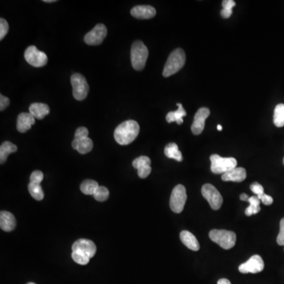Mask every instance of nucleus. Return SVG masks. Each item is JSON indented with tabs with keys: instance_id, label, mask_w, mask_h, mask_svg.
Masks as SVG:
<instances>
[{
	"instance_id": "36",
	"label": "nucleus",
	"mask_w": 284,
	"mask_h": 284,
	"mask_svg": "<svg viewBox=\"0 0 284 284\" xmlns=\"http://www.w3.org/2000/svg\"><path fill=\"white\" fill-rule=\"evenodd\" d=\"M10 105V100L9 98H7L5 96L1 94L0 95V111L3 112V111L5 110Z\"/></svg>"
},
{
	"instance_id": "29",
	"label": "nucleus",
	"mask_w": 284,
	"mask_h": 284,
	"mask_svg": "<svg viewBox=\"0 0 284 284\" xmlns=\"http://www.w3.org/2000/svg\"><path fill=\"white\" fill-rule=\"evenodd\" d=\"M235 4L234 0H224L222 2L223 10L220 12L221 16L224 19H229L230 17L232 15V9L235 7Z\"/></svg>"
},
{
	"instance_id": "41",
	"label": "nucleus",
	"mask_w": 284,
	"mask_h": 284,
	"mask_svg": "<svg viewBox=\"0 0 284 284\" xmlns=\"http://www.w3.org/2000/svg\"><path fill=\"white\" fill-rule=\"evenodd\" d=\"M223 127L222 126H221V125H218V126H217V130H219V131H221V130H222Z\"/></svg>"
},
{
	"instance_id": "18",
	"label": "nucleus",
	"mask_w": 284,
	"mask_h": 284,
	"mask_svg": "<svg viewBox=\"0 0 284 284\" xmlns=\"http://www.w3.org/2000/svg\"><path fill=\"white\" fill-rule=\"evenodd\" d=\"M246 178V170L243 167H235L228 172L222 174V180L224 181L241 182Z\"/></svg>"
},
{
	"instance_id": "24",
	"label": "nucleus",
	"mask_w": 284,
	"mask_h": 284,
	"mask_svg": "<svg viewBox=\"0 0 284 284\" xmlns=\"http://www.w3.org/2000/svg\"><path fill=\"white\" fill-rule=\"evenodd\" d=\"M164 154L169 159H174L178 162L182 160V155L178 149L177 144L170 143L166 145L165 149H164Z\"/></svg>"
},
{
	"instance_id": "35",
	"label": "nucleus",
	"mask_w": 284,
	"mask_h": 284,
	"mask_svg": "<svg viewBox=\"0 0 284 284\" xmlns=\"http://www.w3.org/2000/svg\"><path fill=\"white\" fill-rule=\"evenodd\" d=\"M276 242L279 246H284V218L281 220L279 224V233L277 236Z\"/></svg>"
},
{
	"instance_id": "23",
	"label": "nucleus",
	"mask_w": 284,
	"mask_h": 284,
	"mask_svg": "<svg viewBox=\"0 0 284 284\" xmlns=\"http://www.w3.org/2000/svg\"><path fill=\"white\" fill-rule=\"evenodd\" d=\"M18 151V147L14 144L11 143L10 141H5L0 146V163L1 164H4L8 156L13 152Z\"/></svg>"
},
{
	"instance_id": "22",
	"label": "nucleus",
	"mask_w": 284,
	"mask_h": 284,
	"mask_svg": "<svg viewBox=\"0 0 284 284\" xmlns=\"http://www.w3.org/2000/svg\"><path fill=\"white\" fill-rule=\"evenodd\" d=\"M178 109L175 112H170L166 116V120L167 123H170L176 122L178 125L183 123V117L186 116V112L183 109L181 104H177Z\"/></svg>"
},
{
	"instance_id": "40",
	"label": "nucleus",
	"mask_w": 284,
	"mask_h": 284,
	"mask_svg": "<svg viewBox=\"0 0 284 284\" xmlns=\"http://www.w3.org/2000/svg\"><path fill=\"white\" fill-rule=\"evenodd\" d=\"M44 3H54V2H56V1H55V0H44Z\"/></svg>"
},
{
	"instance_id": "34",
	"label": "nucleus",
	"mask_w": 284,
	"mask_h": 284,
	"mask_svg": "<svg viewBox=\"0 0 284 284\" xmlns=\"http://www.w3.org/2000/svg\"><path fill=\"white\" fill-rule=\"evenodd\" d=\"M44 179V174L41 170H35L30 175V182L41 184Z\"/></svg>"
},
{
	"instance_id": "10",
	"label": "nucleus",
	"mask_w": 284,
	"mask_h": 284,
	"mask_svg": "<svg viewBox=\"0 0 284 284\" xmlns=\"http://www.w3.org/2000/svg\"><path fill=\"white\" fill-rule=\"evenodd\" d=\"M26 62L34 67H43L48 63V56L44 52H41L36 46H30L26 48L24 54Z\"/></svg>"
},
{
	"instance_id": "25",
	"label": "nucleus",
	"mask_w": 284,
	"mask_h": 284,
	"mask_svg": "<svg viewBox=\"0 0 284 284\" xmlns=\"http://www.w3.org/2000/svg\"><path fill=\"white\" fill-rule=\"evenodd\" d=\"M247 202L249 203V206L246 208V213L247 217H251L253 215L257 214L260 211V200L257 196H252L249 198Z\"/></svg>"
},
{
	"instance_id": "12",
	"label": "nucleus",
	"mask_w": 284,
	"mask_h": 284,
	"mask_svg": "<svg viewBox=\"0 0 284 284\" xmlns=\"http://www.w3.org/2000/svg\"><path fill=\"white\" fill-rule=\"evenodd\" d=\"M264 268L263 259L259 255H253L246 262L243 263L238 267L241 273L256 274L262 271Z\"/></svg>"
},
{
	"instance_id": "42",
	"label": "nucleus",
	"mask_w": 284,
	"mask_h": 284,
	"mask_svg": "<svg viewBox=\"0 0 284 284\" xmlns=\"http://www.w3.org/2000/svg\"><path fill=\"white\" fill-rule=\"evenodd\" d=\"M27 284H36V283H34V282H29V283Z\"/></svg>"
},
{
	"instance_id": "33",
	"label": "nucleus",
	"mask_w": 284,
	"mask_h": 284,
	"mask_svg": "<svg viewBox=\"0 0 284 284\" xmlns=\"http://www.w3.org/2000/svg\"><path fill=\"white\" fill-rule=\"evenodd\" d=\"M250 190L258 198L264 195V187L260 185V183H258V182H253L250 185Z\"/></svg>"
},
{
	"instance_id": "17",
	"label": "nucleus",
	"mask_w": 284,
	"mask_h": 284,
	"mask_svg": "<svg viewBox=\"0 0 284 284\" xmlns=\"http://www.w3.org/2000/svg\"><path fill=\"white\" fill-rule=\"evenodd\" d=\"M35 124V118L32 116L31 114L23 113L19 114L17 119V130L20 133H26L30 130L32 126Z\"/></svg>"
},
{
	"instance_id": "8",
	"label": "nucleus",
	"mask_w": 284,
	"mask_h": 284,
	"mask_svg": "<svg viewBox=\"0 0 284 284\" xmlns=\"http://www.w3.org/2000/svg\"><path fill=\"white\" fill-rule=\"evenodd\" d=\"M70 82L73 88V98L77 101H83L85 99L89 90L85 77L80 73H73L70 78Z\"/></svg>"
},
{
	"instance_id": "19",
	"label": "nucleus",
	"mask_w": 284,
	"mask_h": 284,
	"mask_svg": "<svg viewBox=\"0 0 284 284\" xmlns=\"http://www.w3.org/2000/svg\"><path fill=\"white\" fill-rule=\"evenodd\" d=\"M16 227V220L14 215L9 212L2 211L0 213V227L4 231H13Z\"/></svg>"
},
{
	"instance_id": "15",
	"label": "nucleus",
	"mask_w": 284,
	"mask_h": 284,
	"mask_svg": "<svg viewBox=\"0 0 284 284\" xmlns=\"http://www.w3.org/2000/svg\"><path fill=\"white\" fill-rule=\"evenodd\" d=\"M132 164L133 167L138 170V176L141 178H147L152 171L150 158L148 156H141L136 158Z\"/></svg>"
},
{
	"instance_id": "7",
	"label": "nucleus",
	"mask_w": 284,
	"mask_h": 284,
	"mask_svg": "<svg viewBox=\"0 0 284 284\" xmlns=\"http://www.w3.org/2000/svg\"><path fill=\"white\" fill-rule=\"evenodd\" d=\"M187 200L186 190L183 185H176L173 189L170 198V207L174 213L183 211Z\"/></svg>"
},
{
	"instance_id": "43",
	"label": "nucleus",
	"mask_w": 284,
	"mask_h": 284,
	"mask_svg": "<svg viewBox=\"0 0 284 284\" xmlns=\"http://www.w3.org/2000/svg\"><path fill=\"white\" fill-rule=\"evenodd\" d=\"M282 163H283L284 164V157H283V160H282Z\"/></svg>"
},
{
	"instance_id": "5",
	"label": "nucleus",
	"mask_w": 284,
	"mask_h": 284,
	"mask_svg": "<svg viewBox=\"0 0 284 284\" xmlns=\"http://www.w3.org/2000/svg\"><path fill=\"white\" fill-rule=\"evenodd\" d=\"M209 238L224 249H231L236 243V234L227 230H212L209 232Z\"/></svg>"
},
{
	"instance_id": "4",
	"label": "nucleus",
	"mask_w": 284,
	"mask_h": 284,
	"mask_svg": "<svg viewBox=\"0 0 284 284\" xmlns=\"http://www.w3.org/2000/svg\"><path fill=\"white\" fill-rule=\"evenodd\" d=\"M88 130L85 127H79L74 134V139L72 141V147L81 154H86L92 151L93 142L88 137Z\"/></svg>"
},
{
	"instance_id": "38",
	"label": "nucleus",
	"mask_w": 284,
	"mask_h": 284,
	"mask_svg": "<svg viewBox=\"0 0 284 284\" xmlns=\"http://www.w3.org/2000/svg\"><path fill=\"white\" fill-rule=\"evenodd\" d=\"M217 284H231V282L227 279H220V280L217 282Z\"/></svg>"
},
{
	"instance_id": "16",
	"label": "nucleus",
	"mask_w": 284,
	"mask_h": 284,
	"mask_svg": "<svg viewBox=\"0 0 284 284\" xmlns=\"http://www.w3.org/2000/svg\"><path fill=\"white\" fill-rule=\"evenodd\" d=\"M130 14L136 19H150L156 16V11L152 6L140 5L132 8Z\"/></svg>"
},
{
	"instance_id": "31",
	"label": "nucleus",
	"mask_w": 284,
	"mask_h": 284,
	"mask_svg": "<svg viewBox=\"0 0 284 284\" xmlns=\"http://www.w3.org/2000/svg\"><path fill=\"white\" fill-rule=\"evenodd\" d=\"M71 257L76 263L81 264V265H85V264H88L90 260V258H88L86 256L77 253V252H72Z\"/></svg>"
},
{
	"instance_id": "30",
	"label": "nucleus",
	"mask_w": 284,
	"mask_h": 284,
	"mask_svg": "<svg viewBox=\"0 0 284 284\" xmlns=\"http://www.w3.org/2000/svg\"><path fill=\"white\" fill-rule=\"evenodd\" d=\"M94 198L98 202H105L109 198V191L105 186H99L93 195Z\"/></svg>"
},
{
	"instance_id": "21",
	"label": "nucleus",
	"mask_w": 284,
	"mask_h": 284,
	"mask_svg": "<svg viewBox=\"0 0 284 284\" xmlns=\"http://www.w3.org/2000/svg\"><path fill=\"white\" fill-rule=\"evenodd\" d=\"M29 112L35 119H43L50 113V109L45 104L33 103L30 105Z\"/></svg>"
},
{
	"instance_id": "11",
	"label": "nucleus",
	"mask_w": 284,
	"mask_h": 284,
	"mask_svg": "<svg viewBox=\"0 0 284 284\" xmlns=\"http://www.w3.org/2000/svg\"><path fill=\"white\" fill-rule=\"evenodd\" d=\"M108 34V30L104 24H98L91 31L84 36V42L88 45H100L102 44Z\"/></svg>"
},
{
	"instance_id": "39",
	"label": "nucleus",
	"mask_w": 284,
	"mask_h": 284,
	"mask_svg": "<svg viewBox=\"0 0 284 284\" xmlns=\"http://www.w3.org/2000/svg\"><path fill=\"white\" fill-rule=\"evenodd\" d=\"M249 197L246 194H242L240 195V199L242 201H245V202H247L248 199H249Z\"/></svg>"
},
{
	"instance_id": "6",
	"label": "nucleus",
	"mask_w": 284,
	"mask_h": 284,
	"mask_svg": "<svg viewBox=\"0 0 284 284\" xmlns=\"http://www.w3.org/2000/svg\"><path fill=\"white\" fill-rule=\"evenodd\" d=\"M210 160L212 172L214 174H224L237 167V160L235 158H224L214 154L210 156Z\"/></svg>"
},
{
	"instance_id": "27",
	"label": "nucleus",
	"mask_w": 284,
	"mask_h": 284,
	"mask_svg": "<svg viewBox=\"0 0 284 284\" xmlns=\"http://www.w3.org/2000/svg\"><path fill=\"white\" fill-rule=\"evenodd\" d=\"M273 122L275 127H284V105H276L274 111Z\"/></svg>"
},
{
	"instance_id": "1",
	"label": "nucleus",
	"mask_w": 284,
	"mask_h": 284,
	"mask_svg": "<svg viewBox=\"0 0 284 284\" xmlns=\"http://www.w3.org/2000/svg\"><path fill=\"white\" fill-rule=\"evenodd\" d=\"M139 132V124L134 120H127L118 126L114 133V137L119 145H127L132 143Z\"/></svg>"
},
{
	"instance_id": "13",
	"label": "nucleus",
	"mask_w": 284,
	"mask_h": 284,
	"mask_svg": "<svg viewBox=\"0 0 284 284\" xmlns=\"http://www.w3.org/2000/svg\"><path fill=\"white\" fill-rule=\"evenodd\" d=\"M73 252L81 253L88 258H92L97 253V246L93 242L85 238H81L76 241L72 246Z\"/></svg>"
},
{
	"instance_id": "32",
	"label": "nucleus",
	"mask_w": 284,
	"mask_h": 284,
	"mask_svg": "<svg viewBox=\"0 0 284 284\" xmlns=\"http://www.w3.org/2000/svg\"><path fill=\"white\" fill-rule=\"evenodd\" d=\"M9 31V25L6 19H0V40L2 41Z\"/></svg>"
},
{
	"instance_id": "14",
	"label": "nucleus",
	"mask_w": 284,
	"mask_h": 284,
	"mask_svg": "<svg viewBox=\"0 0 284 284\" xmlns=\"http://www.w3.org/2000/svg\"><path fill=\"white\" fill-rule=\"evenodd\" d=\"M210 115V110L207 108H202L197 112L195 116V120L193 123L191 130L195 135H199L203 132L205 129L206 120Z\"/></svg>"
},
{
	"instance_id": "9",
	"label": "nucleus",
	"mask_w": 284,
	"mask_h": 284,
	"mask_svg": "<svg viewBox=\"0 0 284 284\" xmlns=\"http://www.w3.org/2000/svg\"><path fill=\"white\" fill-rule=\"evenodd\" d=\"M202 194L213 210H218L222 206L224 202L222 195H220V193L214 185L205 184L202 188Z\"/></svg>"
},
{
	"instance_id": "26",
	"label": "nucleus",
	"mask_w": 284,
	"mask_h": 284,
	"mask_svg": "<svg viewBox=\"0 0 284 284\" xmlns=\"http://www.w3.org/2000/svg\"><path fill=\"white\" fill-rule=\"evenodd\" d=\"M100 185H98V181H94V180L87 179L84 180L82 183L81 184V192L85 195H93L94 193L96 191L98 190V187Z\"/></svg>"
},
{
	"instance_id": "2",
	"label": "nucleus",
	"mask_w": 284,
	"mask_h": 284,
	"mask_svg": "<svg viewBox=\"0 0 284 284\" xmlns=\"http://www.w3.org/2000/svg\"><path fill=\"white\" fill-rule=\"evenodd\" d=\"M185 62V54L181 48H177L169 55L163 68V77H170L179 71L183 67Z\"/></svg>"
},
{
	"instance_id": "20",
	"label": "nucleus",
	"mask_w": 284,
	"mask_h": 284,
	"mask_svg": "<svg viewBox=\"0 0 284 284\" xmlns=\"http://www.w3.org/2000/svg\"><path fill=\"white\" fill-rule=\"evenodd\" d=\"M180 239L181 242L193 251H198L200 249V244L196 237L188 231H182L180 233Z\"/></svg>"
},
{
	"instance_id": "37",
	"label": "nucleus",
	"mask_w": 284,
	"mask_h": 284,
	"mask_svg": "<svg viewBox=\"0 0 284 284\" xmlns=\"http://www.w3.org/2000/svg\"><path fill=\"white\" fill-rule=\"evenodd\" d=\"M259 199L265 206H271V204L273 203V198L269 195H265V194L263 196L260 197Z\"/></svg>"
},
{
	"instance_id": "3",
	"label": "nucleus",
	"mask_w": 284,
	"mask_h": 284,
	"mask_svg": "<svg viewBox=\"0 0 284 284\" xmlns=\"http://www.w3.org/2000/svg\"><path fill=\"white\" fill-rule=\"evenodd\" d=\"M149 57V50L142 41H136L131 47L130 58L134 70H141L145 68Z\"/></svg>"
},
{
	"instance_id": "28",
	"label": "nucleus",
	"mask_w": 284,
	"mask_h": 284,
	"mask_svg": "<svg viewBox=\"0 0 284 284\" xmlns=\"http://www.w3.org/2000/svg\"><path fill=\"white\" fill-rule=\"evenodd\" d=\"M28 190L30 192L31 196L33 197L35 200L42 201L44 199V191L41 188V184L34 183V182H30Z\"/></svg>"
}]
</instances>
